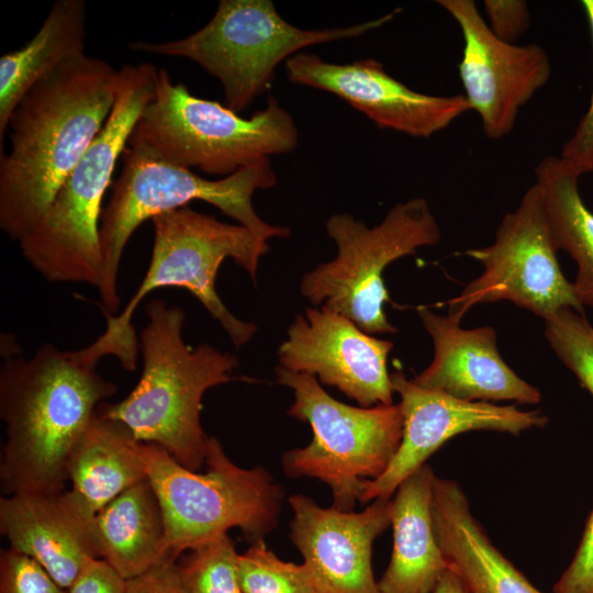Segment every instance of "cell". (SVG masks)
I'll return each mask as SVG.
<instances>
[{
  "label": "cell",
  "mask_w": 593,
  "mask_h": 593,
  "mask_svg": "<svg viewBox=\"0 0 593 593\" xmlns=\"http://www.w3.org/2000/svg\"><path fill=\"white\" fill-rule=\"evenodd\" d=\"M430 593H466L458 575L448 568Z\"/></svg>",
  "instance_id": "cell-35"
},
{
  "label": "cell",
  "mask_w": 593,
  "mask_h": 593,
  "mask_svg": "<svg viewBox=\"0 0 593 593\" xmlns=\"http://www.w3.org/2000/svg\"><path fill=\"white\" fill-rule=\"evenodd\" d=\"M97 363L85 347L63 351L51 344L31 358L7 357L0 369L4 495L65 490L74 447L99 403L116 391L96 371Z\"/></svg>",
  "instance_id": "cell-2"
},
{
  "label": "cell",
  "mask_w": 593,
  "mask_h": 593,
  "mask_svg": "<svg viewBox=\"0 0 593 593\" xmlns=\"http://www.w3.org/2000/svg\"><path fill=\"white\" fill-rule=\"evenodd\" d=\"M326 233L337 246L336 257L304 275L301 293L313 305L338 313L367 334L396 333L384 313L389 293L384 269L401 257L440 240V227L423 198L392 206L376 226L351 214L329 216Z\"/></svg>",
  "instance_id": "cell-11"
},
{
  "label": "cell",
  "mask_w": 593,
  "mask_h": 593,
  "mask_svg": "<svg viewBox=\"0 0 593 593\" xmlns=\"http://www.w3.org/2000/svg\"><path fill=\"white\" fill-rule=\"evenodd\" d=\"M157 71L150 63L120 69L118 97L105 124L40 221L19 240L24 258L46 280L98 288L102 199L135 123L155 96Z\"/></svg>",
  "instance_id": "cell-4"
},
{
  "label": "cell",
  "mask_w": 593,
  "mask_h": 593,
  "mask_svg": "<svg viewBox=\"0 0 593 593\" xmlns=\"http://www.w3.org/2000/svg\"><path fill=\"white\" fill-rule=\"evenodd\" d=\"M391 382L393 391L400 395L401 444L387 470L379 478L365 482L360 503L391 499L407 477L458 434L495 430L519 435L532 428H542L549 421L539 410L522 411L514 404L456 399L417 384L402 371L391 373Z\"/></svg>",
  "instance_id": "cell-14"
},
{
  "label": "cell",
  "mask_w": 593,
  "mask_h": 593,
  "mask_svg": "<svg viewBox=\"0 0 593 593\" xmlns=\"http://www.w3.org/2000/svg\"><path fill=\"white\" fill-rule=\"evenodd\" d=\"M237 573L242 593H317L306 566L280 559L264 539L238 555Z\"/></svg>",
  "instance_id": "cell-26"
},
{
  "label": "cell",
  "mask_w": 593,
  "mask_h": 593,
  "mask_svg": "<svg viewBox=\"0 0 593 593\" xmlns=\"http://www.w3.org/2000/svg\"><path fill=\"white\" fill-rule=\"evenodd\" d=\"M154 242L148 269L138 289L119 315L103 313L107 327L88 348L99 360L114 356L133 371L138 340L132 325L141 301L159 288H183L220 323L232 344L239 348L257 331L251 322L236 317L222 302L215 280L221 264L231 258L256 281L259 260L269 245L240 224H228L210 214L183 206L152 220Z\"/></svg>",
  "instance_id": "cell-5"
},
{
  "label": "cell",
  "mask_w": 593,
  "mask_h": 593,
  "mask_svg": "<svg viewBox=\"0 0 593 593\" xmlns=\"http://www.w3.org/2000/svg\"><path fill=\"white\" fill-rule=\"evenodd\" d=\"M401 11L348 27L302 30L282 19L271 0H221L213 18L189 36L164 43L136 41L128 47L197 63L221 82L226 107L239 114L270 87L282 60L312 45L358 37Z\"/></svg>",
  "instance_id": "cell-9"
},
{
  "label": "cell",
  "mask_w": 593,
  "mask_h": 593,
  "mask_svg": "<svg viewBox=\"0 0 593 593\" xmlns=\"http://www.w3.org/2000/svg\"><path fill=\"white\" fill-rule=\"evenodd\" d=\"M96 514L72 489L4 495L0 533L67 590L90 559L100 558Z\"/></svg>",
  "instance_id": "cell-18"
},
{
  "label": "cell",
  "mask_w": 593,
  "mask_h": 593,
  "mask_svg": "<svg viewBox=\"0 0 593 593\" xmlns=\"http://www.w3.org/2000/svg\"><path fill=\"white\" fill-rule=\"evenodd\" d=\"M284 68L291 82L333 93L378 127L412 137L428 138L471 111L463 94L433 96L412 90L373 58L335 64L300 52L284 61Z\"/></svg>",
  "instance_id": "cell-15"
},
{
  "label": "cell",
  "mask_w": 593,
  "mask_h": 593,
  "mask_svg": "<svg viewBox=\"0 0 593 593\" xmlns=\"http://www.w3.org/2000/svg\"><path fill=\"white\" fill-rule=\"evenodd\" d=\"M417 314L434 343L433 361L413 378L417 384L463 401L540 402V391L503 360L493 327L462 328L425 305Z\"/></svg>",
  "instance_id": "cell-19"
},
{
  "label": "cell",
  "mask_w": 593,
  "mask_h": 593,
  "mask_svg": "<svg viewBox=\"0 0 593 593\" xmlns=\"http://www.w3.org/2000/svg\"><path fill=\"white\" fill-rule=\"evenodd\" d=\"M123 579L103 559L92 558L82 568L67 593H123Z\"/></svg>",
  "instance_id": "cell-34"
},
{
  "label": "cell",
  "mask_w": 593,
  "mask_h": 593,
  "mask_svg": "<svg viewBox=\"0 0 593 593\" xmlns=\"http://www.w3.org/2000/svg\"><path fill=\"white\" fill-rule=\"evenodd\" d=\"M544 321L550 347L593 396V326L571 307L560 309Z\"/></svg>",
  "instance_id": "cell-28"
},
{
  "label": "cell",
  "mask_w": 593,
  "mask_h": 593,
  "mask_svg": "<svg viewBox=\"0 0 593 593\" xmlns=\"http://www.w3.org/2000/svg\"><path fill=\"white\" fill-rule=\"evenodd\" d=\"M148 322L141 332L143 370L135 388L115 404L98 410L126 425L137 440L164 448L181 466L199 471L210 437L200 414L204 393L233 380L235 355L208 344L184 343L186 315L178 305L155 299L146 306Z\"/></svg>",
  "instance_id": "cell-3"
},
{
  "label": "cell",
  "mask_w": 593,
  "mask_h": 593,
  "mask_svg": "<svg viewBox=\"0 0 593 593\" xmlns=\"http://www.w3.org/2000/svg\"><path fill=\"white\" fill-rule=\"evenodd\" d=\"M119 88L120 70L85 54L18 103L8 125L10 149L0 156V227L12 240L40 221L105 124Z\"/></svg>",
  "instance_id": "cell-1"
},
{
  "label": "cell",
  "mask_w": 593,
  "mask_h": 593,
  "mask_svg": "<svg viewBox=\"0 0 593 593\" xmlns=\"http://www.w3.org/2000/svg\"><path fill=\"white\" fill-rule=\"evenodd\" d=\"M146 479L160 503L169 555L181 553L238 528L255 542L278 524L283 490L261 466L244 469L210 437L205 472L181 466L164 448L141 445Z\"/></svg>",
  "instance_id": "cell-7"
},
{
  "label": "cell",
  "mask_w": 593,
  "mask_h": 593,
  "mask_svg": "<svg viewBox=\"0 0 593 593\" xmlns=\"http://www.w3.org/2000/svg\"><path fill=\"white\" fill-rule=\"evenodd\" d=\"M535 176L552 240L577 264L573 286L578 299L582 305L593 306V213L580 195L581 175L560 157L547 156Z\"/></svg>",
  "instance_id": "cell-25"
},
{
  "label": "cell",
  "mask_w": 593,
  "mask_h": 593,
  "mask_svg": "<svg viewBox=\"0 0 593 593\" xmlns=\"http://www.w3.org/2000/svg\"><path fill=\"white\" fill-rule=\"evenodd\" d=\"M277 381L293 391L288 415L307 423L311 443L282 456L284 473L326 483L333 507L350 512L360 501L363 484L379 478L390 465L402 439L399 404L357 407L331 396L315 376L278 365Z\"/></svg>",
  "instance_id": "cell-10"
},
{
  "label": "cell",
  "mask_w": 593,
  "mask_h": 593,
  "mask_svg": "<svg viewBox=\"0 0 593 593\" xmlns=\"http://www.w3.org/2000/svg\"><path fill=\"white\" fill-rule=\"evenodd\" d=\"M127 143L143 144L186 168L226 177L294 150L299 132L292 115L271 96L264 109L246 119L216 101L194 97L159 68L155 96Z\"/></svg>",
  "instance_id": "cell-8"
},
{
  "label": "cell",
  "mask_w": 593,
  "mask_h": 593,
  "mask_svg": "<svg viewBox=\"0 0 593 593\" xmlns=\"http://www.w3.org/2000/svg\"><path fill=\"white\" fill-rule=\"evenodd\" d=\"M432 515L448 568L466 593H541L493 545L456 481L435 477Z\"/></svg>",
  "instance_id": "cell-20"
},
{
  "label": "cell",
  "mask_w": 593,
  "mask_h": 593,
  "mask_svg": "<svg viewBox=\"0 0 593 593\" xmlns=\"http://www.w3.org/2000/svg\"><path fill=\"white\" fill-rule=\"evenodd\" d=\"M141 445L126 425L97 410L68 460L71 489L99 512L123 491L146 479Z\"/></svg>",
  "instance_id": "cell-24"
},
{
  "label": "cell",
  "mask_w": 593,
  "mask_h": 593,
  "mask_svg": "<svg viewBox=\"0 0 593 593\" xmlns=\"http://www.w3.org/2000/svg\"><path fill=\"white\" fill-rule=\"evenodd\" d=\"M553 593H593V511L571 562L553 585Z\"/></svg>",
  "instance_id": "cell-31"
},
{
  "label": "cell",
  "mask_w": 593,
  "mask_h": 593,
  "mask_svg": "<svg viewBox=\"0 0 593 593\" xmlns=\"http://www.w3.org/2000/svg\"><path fill=\"white\" fill-rule=\"evenodd\" d=\"M177 560L166 557L142 573L125 579L123 593H186Z\"/></svg>",
  "instance_id": "cell-33"
},
{
  "label": "cell",
  "mask_w": 593,
  "mask_h": 593,
  "mask_svg": "<svg viewBox=\"0 0 593 593\" xmlns=\"http://www.w3.org/2000/svg\"><path fill=\"white\" fill-rule=\"evenodd\" d=\"M289 504L290 538L317 593H381L371 555L376 538L391 526V499H377L358 513L321 507L303 494L290 496Z\"/></svg>",
  "instance_id": "cell-17"
},
{
  "label": "cell",
  "mask_w": 593,
  "mask_h": 593,
  "mask_svg": "<svg viewBox=\"0 0 593 593\" xmlns=\"http://www.w3.org/2000/svg\"><path fill=\"white\" fill-rule=\"evenodd\" d=\"M459 25L463 38L458 64L465 98L480 116L486 137L499 139L515 126L521 109L551 76L546 49L499 40L472 0H438Z\"/></svg>",
  "instance_id": "cell-13"
},
{
  "label": "cell",
  "mask_w": 593,
  "mask_h": 593,
  "mask_svg": "<svg viewBox=\"0 0 593 593\" xmlns=\"http://www.w3.org/2000/svg\"><path fill=\"white\" fill-rule=\"evenodd\" d=\"M278 348L279 365L315 376L362 407L393 404L388 356L393 344L361 331L349 318L324 307H307L290 324Z\"/></svg>",
  "instance_id": "cell-16"
},
{
  "label": "cell",
  "mask_w": 593,
  "mask_h": 593,
  "mask_svg": "<svg viewBox=\"0 0 593 593\" xmlns=\"http://www.w3.org/2000/svg\"><path fill=\"white\" fill-rule=\"evenodd\" d=\"M593 43V0H583ZM580 175L593 174V89L586 112L580 119L572 136L563 144L559 156Z\"/></svg>",
  "instance_id": "cell-30"
},
{
  "label": "cell",
  "mask_w": 593,
  "mask_h": 593,
  "mask_svg": "<svg viewBox=\"0 0 593 593\" xmlns=\"http://www.w3.org/2000/svg\"><path fill=\"white\" fill-rule=\"evenodd\" d=\"M488 26L501 41L515 44L530 25V11L524 0H484Z\"/></svg>",
  "instance_id": "cell-32"
},
{
  "label": "cell",
  "mask_w": 593,
  "mask_h": 593,
  "mask_svg": "<svg viewBox=\"0 0 593 593\" xmlns=\"http://www.w3.org/2000/svg\"><path fill=\"white\" fill-rule=\"evenodd\" d=\"M87 7L83 0H57L36 34L0 57V148L10 118L41 79L85 55Z\"/></svg>",
  "instance_id": "cell-22"
},
{
  "label": "cell",
  "mask_w": 593,
  "mask_h": 593,
  "mask_svg": "<svg viewBox=\"0 0 593 593\" xmlns=\"http://www.w3.org/2000/svg\"><path fill=\"white\" fill-rule=\"evenodd\" d=\"M238 555L227 534L187 551L178 562L186 593H242Z\"/></svg>",
  "instance_id": "cell-27"
},
{
  "label": "cell",
  "mask_w": 593,
  "mask_h": 593,
  "mask_svg": "<svg viewBox=\"0 0 593 593\" xmlns=\"http://www.w3.org/2000/svg\"><path fill=\"white\" fill-rule=\"evenodd\" d=\"M122 170L100 220L103 259L98 291L102 313L114 314L121 304L118 277L122 255L134 231L146 220L201 200L247 227L264 242L287 238L288 227L266 223L256 213L257 190L276 186L269 158L257 160L220 180H208L137 143H127Z\"/></svg>",
  "instance_id": "cell-6"
},
{
  "label": "cell",
  "mask_w": 593,
  "mask_h": 593,
  "mask_svg": "<svg viewBox=\"0 0 593 593\" xmlns=\"http://www.w3.org/2000/svg\"><path fill=\"white\" fill-rule=\"evenodd\" d=\"M538 188L534 183L521 203L504 215L495 231L494 243L468 249L483 266V272L449 299L448 316L461 322L480 303L508 300L546 318L563 307L584 314V309L557 260Z\"/></svg>",
  "instance_id": "cell-12"
},
{
  "label": "cell",
  "mask_w": 593,
  "mask_h": 593,
  "mask_svg": "<svg viewBox=\"0 0 593 593\" xmlns=\"http://www.w3.org/2000/svg\"><path fill=\"white\" fill-rule=\"evenodd\" d=\"M435 477L425 463L395 491L391 518L393 549L378 581L381 593H430L448 570L432 515Z\"/></svg>",
  "instance_id": "cell-21"
},
{
  "label": "cell",
  "mask_w": 593,
  "mask_h": 593,
  "mask_svg": "<svg viewBox=\"0 0 593 593\" xmlns=\"http://www.w3.org/2000/svg\"><path fill=\"white\" fill-rule=\"evenodd\" d=\"M0 593H67L31 557L11 548L0 555Z\"/></svg>",
  "instance_id": "cell-29"
},
{
  "label": "cell",
  "mask_w": 593,
  "mask_h": 593,
  "mask_svg": "<svg viewBox=\"0 0 593 593\" xmlns=\"http://www.w3.org/2000/svg\"><path fill=\"white\" fill-rule=\"evenodd\" d=\"M96 532L100 559L123 579L171 557L163 510L147 479L130 486L97 512Z\"/></svg>",
  "instance_id": "cell-23"
}]
</instances>
